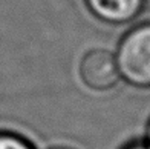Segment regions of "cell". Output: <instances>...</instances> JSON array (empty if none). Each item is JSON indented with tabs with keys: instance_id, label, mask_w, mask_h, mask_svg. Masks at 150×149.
Wrapping results in <instances>:
<instances>
[{
	"instance_id": "6da1fadb",
	"label": "cell",
	"mask_w": 150,
	"mask_h": 149,
	"mask_svg": "<svg viewBox=\"0 0 150 149\" xmlns=\"http://www.w3.org/2000/svg\"><path fill=\"white\" fill-rule=\"evenodd\" d=\"M120 76L135 86H150V23L133 28L118 48Z\"/></svg>"
},
{
	"instance_id": "7a4b0ae2",
	"label": "cell",
	"mask_w": 150,
	"mask_h": 149,
	"mask_svg": "<svg viewBox=\"0 0 150 149\" xmlns=\"http://www.w3.org/2000/svg\"><path fill=\"white\" fill-rule=\"evenodd\" d=\"M80 76L87 88L95 91H106L118 82L120 71L117 60L109 51L93 49L81 60Z\"/></svg>"
},
{
	"instance_id": "3957f363",
	"label": "cell",
	"mask_w": 150,
	"mask_h": 149,
	"mask_svg": "<svg viewBox=\"0 0 150 149\" xmlns=\"http://www.w3.org/2000/svg\"><path fill=\"white\" fill-rule=\"evenodd\" d=\"M91 11L109 23H126L141 11L144 0H86Z\"/></svg>"
},
{
	"instance_id": "277c9868",
	"label": "cell",
	"mask_w": 150,
	"mask_h": 149,
	"mask_svg": "<svg viewBox=\"0 0 150 149\" xmlns=\"http://www.w3.org/2000/svg\"><path fill=\"white\" fill-rule=\"evenodd\" d=\"M0 149H32V146L18 135L0 134Z\"/></svg>"
},
{
	"instance_id": "5b68a950",
	"label": "cell",
	"mask_w": 150,
	"mask_h": 149,
	"mask_svg": "<svg viewBox=\"0 0 150 149\" xmlns=\"http://www.w3.org/2000/svg\"><path fill=\"white\" fill-rule=\"evenodd\" d=\"M127 149H150V146H144V145H136V146L127 148Z\"/></svg>"
},
{
	"instance_id": "8992f818",
	"label": "cell",
	"mask_w": 150,
	"mask_h": 149,
	"mask_svg": "<svg viewBox=\"0 0 150 149\" xmlns=\"http://www.w3.org/2000/svg\"><path fill=\"white\" fill-rule=\"evenodd\" d=\"M149 141H150V126H149ZM150 146V145H149Z\"/></svg>"
},
{
	"instance_id": "52a82bcc",
	"label": "cell",
	"mask_w": 150,
	"mask_h": 149,
	"mask_svg": "<svg viewBox=\"0 0 150 149\" xmlns=\"http://www.w3.org/2000/svg\"><path fill=\"white\" fill-rule=\"evenodd\" d=\"M58 149H66V148H58Z\"/></svg>"
}]
</instances>
